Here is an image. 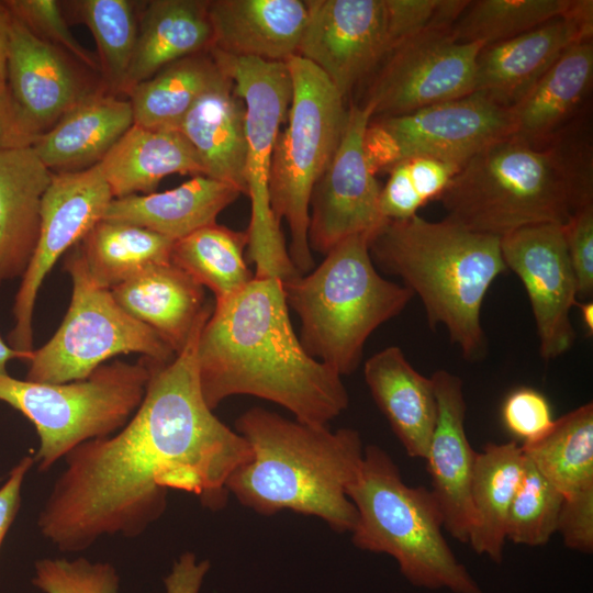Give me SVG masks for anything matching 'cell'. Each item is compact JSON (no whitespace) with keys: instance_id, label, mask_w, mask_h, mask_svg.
I'll return each instance as SVG.
<instances>
[{"instance_id":"c3c4849f","label":"cell","mask_w":593,"mask_h":593,"mask_svg":"<svg viewBox=\"0 0 593 593\" xmlns=\"http://www.w3.org/2000/svg\"><path fill=\"white\" fill-rule=\"evenodd\" d=\"M33 143L34 138L20 119L7 79L0 78V149L32 146Z\"/></svg>"},{"instance_id":"816d5d0a","label":"cell","mask_w":593,"mask_h":593,"mask_svg":"<svg viewBox=\"0 0 593 593\" xmlns=\"http://www.w3.org/2000/svg\"><path fill=\"white\" fill-rule=\"evenodd\" d=\"M575 305L581 311L582 321L584 323L588 334L592 335L593 333V303L592 301L585 302V303H577Z\"/></svg>"},{"instance_id":"4dcf8cb0","label":"cell","mask_w":593,"mask_h":593,"mask_svg":"<svg viewBox=\"0 0 593 593\" xmlns=\"http://www.w3.org/2000/svg\"><path fill=\"white\" fill-rule=\"evenodd\" d=\"M526 457L516 441L490 443L477 452L470 500L472 525L468 544L493 562L503 560L508 511L521 483Z\"/></svg>"},{"instance_id":"f1b7e54d","label":"cell","mask_w":593,"mask_h":593,"mask_svg":"<svg viewBox=\"0 0 593 593\" xmlns=\"http://www.w3.org/2000/svg\"><path fill=\"white\" fill-rule=\"evenodd\" d=\"M98 165L113 199L155 192L169 175L204 176L197 152L179 131L136 124Z\"/></svg>"},{"instance_id":"ab89813d","label":"cell","mask_w":593,"mask_h":593,"mask_svg":"<svg viewBox=\"0 0 593 593\" xmlns=\"http://www.w3.org/2000/svg\"><path fill=\"white\" fill-rule=\"evenodd\" d=\"M32 584L44 593H119L120 577L110 562L43 558L34 564Z\"/></svg>"},{"instance_id":"9c48e42d","label":"cell","mask_w":593,"mask_h":593,"mask_svg":"<svg viewBox=\"0 0 593 593\" xmlns=\"http://www.w3.org/2000/svg\"><path fill=\"white\" fill-rule=\"evenodd\" d=\"M157 363L145 357L135 363L116 360L86 379L64 383L0 376V401L33 424L40 440L35 465L45 472L79 445L124 427L141 405Z\"/></svg>"},{"instance_id":"4fadbf2b","label":"cell","mask_w":593,"mask_h":593,"mask_svg":"<svg viewBox=\"0 0 593 593\" xmlns=\"http://www.w3.org/2000/svg\"><path fill=\"white\" fill-rule=\"evenodd\" d=\"M450 29H429L390 51L367 79L358 103L371 119L411 113L474 92L477 57L484 45L457 42Z\"/></svg>"},{"instance_id":"5bb4252c","label":"cell","mask_w":593,"mask_h":593,"mask_svg":"<svg viewBox=\"0 0 593 593\" xmlns=\"http://www.w3.org/2000/svg\"><path fill=\"white\" fill-rule=\"evenodd\" d=\"M113 197L99 165L80 171L53 172L43 195L40 235L13 303L8 335L15 350L33 351V312L40 288L63 254L103 220Z\"/></svg>"},{"instance_id":"484cf974","label":"cell","mask_w":593,"mask_h":593,"mask_svg":"<svg viewBox=\"0 0 593 593\" xmlns=\"http://www.w3.org/2000/svg\"><path fill=\"white\" fill-rule=\"evenodd\" d=\"M134 318L153 328L177 354L211 306L203 287L171 261L153 265L111 290Z\"/></svg>"},{"instance_id":"b9f144b4","label":"cell","mask_w":593,"mask_h":593,"mask_svg":"<svg viewBox=\"0 0 593 593\" xmlns=\"http://www.w3.org/2000/svg\"><path fill=\"white\" fill-rule=\"evenodd\" d=\"M468 3V0H385L391 49L429 29L451 26Z\"/></svg>"},{"instance_id":"7402d4cb","label":"cell","mask_w":593,"mask_h":593,"mask_svg":"<svg viewBox=\"0 0 593 593\" xmlns=\"http://www.w3.org/2000/svg\"><path fill=\"white\" fill-rule=\"evenodd\" d=\"M52 177L32 146L0 149V287L29 266Z\"/></svg>"},{"instance_id":"f35d334b","label":"cell","mask_w":593,"mask_h":593,"mask_svg":"<svg viewBox=\"0 0 593 593\" xmlns=\"http://www.w3.org/2000/svg\"><path fill=\"white\" fill-rule=\"evenodd\" d=\"M563 501V495L526 458L525 471L508 511L506 539L530 547L546 545L557 533Z\"/></svg>"},{"instance_id":"ee69618b","label":"cell","mask_w":593,"mask_h":593,"mask_svg":"<svg viewBox=\"0 0 593 593\" xmlns=\"http://www.w3.org/2000/svg\"><path fill=\"white\" fill-rule=\"evenodd\" d=\"M564 232L578 298L589 299L593 294V204L580 209Z\"/></svg>"},{"instance_id":"6da1fadb","label":"cell","mask_w":593,"mask_h":593,"mask_svg":"<svg viewBox=\"0 0 593 593\" xmlns=\"http://www.w3.org/2000/svg\"><path fill=\"white\" fill-rule=\"evenodd\" d=\"M212 311L171 361L155 366L124 427L64 457L37 518L42 536L60 551L86 550L103 536L142 535L165 513L170 490L191 493L210 510L226 504L227 482L250 459V447L202 395L197 344Z\"/></svg>"},{"instance_id":"83f0119b","label":"cell","mask_w":593,"mask_h":593,"mask_svg":"<svg viewBox=\"0 0 593 593\" xmlns=\"http://www.w3.org/2000/svg\"><path fill=\"white\" fill-rule=\"evenodd\" d=\"M240 191L206 176H193L170 190L112 199L103 220L137 225L176 242L216 223Z\"/></svg>"},{"instance_id":"8992f818","label":"cell","mask_w":593,"mask_h":593,"mask_svg":"<svg viewBox=\"0 0 593 593\" xmlns=\"http://www.w3.org/2000/svg\"><path fill=\"white\" fill-rule=\"evenodd\" d=\"M368 240L344 239L312 272L283 283L287 304L301 320L303 348L342 377L357 369L371 333L414 295L378 273Z\"/></svg>"},{"instance_id":"7dc6e473","label":"cell","mask_w":593,"mask_h":593,"mask_svg":"<svg viewBox=\"0 0 593 593\" xmlns=\"http://www.w3.org/2000/svg\"><path fill=\"white\" fill-rule=\"evenodd\" d=\"M209 569L210 562L199 561L193 552L180 555L164 579L166 593H199Z\"/></svg>"},{"instance_id":"8fae6325","label":"cell","mask_w":593,"mask_h":593,"mask_svg":"<svg viewBox=\"0 0 593 593\" xmlns=\"http://www.w3.org/2000/svg\"><path fill=\"white\" fill-rule=\"evenodd\" d=\"M233 81L245 105V177L251 215L248 256L256 278H278L283 283L301 276L293 266L280 223L269 200L272 153L292 98V80L286 63L235 57L210 51Z\"/></svg>"},{"instance_id":"74e56055","label":"cell","mask_w":593,"mask_h":593,"mask_svg":"<svg viewBox=\"0 0 593 593\" xmlns=\"http://www.w3.org/2000/svg\"><path fill=\"white\" fill-rule=\"evenodd\" d=\"M460 165L412 157L396 164L380 192V210L387 220L401 221L417 215L427 202L438 199L459 171Z\"/></svg>"},{"instance_id":"44dd1931","label":"cell","mask_w":593,"mask_h":593,"mask_svg":"<svg viewBox=\"0 0 593 593\" xmlns=\"http://www.w3.org/2000/svg\"><path fill=\"white\" fill-rule=\"evenodd\" d=\"M210 51L286 63L298 55L307 19L305 0H208Z\"/></svg>"},{"instance_id":"bcb514c9","label":"cell","mask_w":593,"mask_h":593,"mask_svg":"<svg viewBox=\"0 0 593 593\" xmlns=\"http://www.w3.org/2000/svg\"><path fill=\"white\" fill-rule=\"evenodd\" d=\"M35 465L34 456L23 457L0 488V549L21 506V490L26 473Z\"/></svg>"},{"instance_id":"603a6c76","label":"cell","mask_w":593,"mask_h":593,"mask_svg":"<svg viewBox=\"0 0 593 593\" xmlns=\"http://www.w3.org/2000/svg\"><path fill=\"white\" fill-rule=\"evenodd\" d=\"M133 123L128 99L101 89L68 111L32 147L52 172L80 171L100 164Z\"/></svg>"},{"instance_id":"60d3db41","label":"cell","mask_w":593,"mask_h":593,"mask_svg":"<svg viewBox=\"0 0 593 593\" xmlns=\"http://www.w3.org/2000/svg\"><path fill=\"white\" fill-rule=\"evenodd\" d=\"M12 15L41 40L68 53L100 76L97 55L82 46L68 27L56 0H4Z\"/></svg>"},{"instance_id":"d6986e66","label":"cell","mask_w":593,"mask_h":593,"mask_svg":"<svg viewBox=\"0 0 593 593\" xmlns=\"http://www.w3.org/2000/svg\"><path fill=\"white\" fill-rule=\"evenodd\" d=\"M592 35L593 1L577 0L568 14L484 46L477 57L474 92L511 108L569 47Z\"/></svg>"},{"instance_id":"cb8c5ba5","label":"cell","mask_w":593,"mask_h":593,"mask_svg":"<svg viewBox=\"0 0 593 593\" xmlns=\"http://www.w3.org/2000/svg\"><path fill=\"white\" fill-rule=\"evenodd\" d=\"M363 374L376 404L406 454L425 459L437 419L432 378L416 371L398 346L372 355Z\"/></svg>"},{"instance_id":"2e32d148","label":"cell","mask_w":593,"mask_h":593,"mask_svg":"<svg viewBox=\"0 0 593 593\" xmlns=\"http://www.w3.org/2000/svg\"><path fill=\"white\" fill-rule=\"evenodd\" d=\"M298 55L317 67L346 100L391 51L385 0H305Z\"/></svg>"},{"instance_id":"f6af8a7d","label":"cell","mask_w":593,"mask_h":593,"mask_svg":"<svg viewBox=\"0 0 593 593\" xmlns=\"http://www.w3.org/2000/svg\"><path fill=\"white\" fill-rule=\"evenodd\" d=\"M557 532L568 548L593 552V489L564 497Z\"/></svg>"},{"instance_id":"ac0fdd59","label":"cell","mask_w":593,"mask_h":593,"mask_svg":"<svg viewBox=\"0 0 593 593\" xmlns=\"http://www.w3.org/2000/svg\"><path fill=\"white\" fill-rule=\"evenodd\" d=\"M7 83L34 142L83 99L105 89L98 74L34 35L13 15Z\"/></svg>"},{"instance_id":"1f68e13d","label":"cell","mask_w":593,"mask_h":593,"mask_svg":"<svg viewBox=\"0 0 593 593\" xmlns=\"http://www.w3.org/2000/svg\"><path fill=\"white\" fill-rule=\"evenodd\" d=\"M232 82L210 51L183 57L127 93L133 124L177 131L187 112L202 96Z\"/></svg>"},{"instance_id":"681fc988","label":"cell","mask_w":593,"mask_h":593,"mask_svg":"<svg viewBox=\"0 0 593 593\" xmlns=\"http://www.w3.org/2000/svg\"><path fill=\"white\" fill-rule=\"evenodd\" d=\"M12 14L4 1H0V78L7 79V60L9 52L10 27Z\"/></svg>"},{"instance_id":"9a60e30c","label":"cell","mask_w":593,"mask_h":593,"mask_svg":"<svg viewBox=\"0 0 593 593\" xmlns=\"http://www.w3.org/2000/svg\"><path fill=\"white\" fill-rule=\"evenodd\" d=\"M370 111L353 103L345 130L310 201L309 245L326 255L355 235L369 238L388 221L380 210L381 187L366 157L363 138Z\"/></svg>"},{"instance_id":"7a4b0ae2","label":"cell","mask_w":593,"mask_h":593,"mask_svg":"<svg viewBox=\"0 0 593 593\" xmlns=\"http://www.w3.org/2000/svg\"><path fill=\"white\" fill-rule=\"evenodd\" d=\"M197 367L211 410L247 394L283 406L299 422L327 426L349 404L342 376L311 357L295 336L278 278L254 277L215 302L198 338Z\"/></svg>"},{"instance_id":"7c38bea8","label":"cell","mask_w":593,"mask_h":593,"mask_svg":"<svg viewBox=\"0 0 593 593\" xmlns=\"http://www.w3.org/2000/svg\"><path fill=\"white\" fill-rule=\"evenodd\" d=\"M515 134L511 108L481 92L421 110L371 119L363 147L372 172L400 161L430 157L462 166L474 155Z\"/></svg>"},{"instance_id":"30bf717a","label":"cell","mask_w":593,"mask_h":593,"mask_svg":"<svg viewBox=\"0 0 593 593\" xmlns=\"http://www.w3.org/2000/svg\"><path fill=\"white\" fill-rule=\"evenodd\" d=\"M72 282L68 311L53 337L32 351L25 380L64 383L88 378L108 359L139 354L158 363L176 353L149 326L131 316L110 290L90 278L79 243L64 264Z\"/></svg>"},{"instance_id":"f546056e","label":"cell","mask_w":593,"mask_h":593,"mask_svg":"<svg viewBox=\"0 0 593 593\" xmlns=\"http://www.w3.org/2000/svg\"><path fill=\"white\" fill-rule=\"evenodd\" d=\"M177 131L197 152L204 176L247 194L245 105L233 82L202 96Z\"/></svg>"},{"instance_id":"ffe728a7","label":"cell","mask_w":593,"mask_h":593,"mask_svg":"<svg viewBox=\"0 0 593 593\" xmlns=\"http://www.w3.org/2000/svg\"><path fill=\"white\" fill-rule=\"evenodd\" d=\"M430 378L437 401L436 425L425 458L432 492L441 511L444 528L452 538L468 544L472 525L470 488L477 452L466 435L462 381L443 369Z\"/></svg>"},{"instance_id":"e0dca14e","label":"cell","mask_w":593,"mask_h":593,"mask_svg":"<svg viewBox=\"0 0 593 593\" xmlns=\"http://www.w3.org/2000/svg\"><path fill=\"white\" fill-rule=\"evenodd\" d=\"M500 245L506 268L517 275L527 292L541 357H560L575 340L570 311L578 303L564 225L523 227L502 236Z\"/></svg>"},{"instance_id":"d4e9b609","label":"cell","mask_w":593,"mask_h":593,"mask_svg":"<svg viewBox=\"0 0 593 593\" xmlns=\"http://www.w3.org/2000/svg\"><path fill=\"white\" fill-rule=\"evenodd\" d=\"M212 43L208 0L141 2L136 44L123 96L169 64L210 51Z\"/></svg>"},{"instance_id":"5b68a950","label":"cell","mask_w":593,"mask_h":593,"mask_svg":"<svg viewBox=\"0 0 593 593\" xmlns=\"http://www.w3.org/2000/svg\"><path fill=\"white\" fill-rule=\"evenodd\" d=\"M373 264L399 276L419 296L430 327L443 325L465 359L485 356L481 325L485 294L506 271L500 238L469 231L447 220L418 215L388 220L368 240Z\"/></svg>"},{"instance_id":"4316f807","label":"cell","mask_w":593,"mask_h":593,"mask_svg":"<svg viewBox=\"0 0 593 593\" xmlns=\"http://www.w3.org/2000/svg\"><path fill=\"white\" fill-rule=\"evenodd\" d=\"M593 83V43L569 47L511 107L515 135L544 146L572 124Z\"/></svg>"},{"instance_id":"e575fe53","label":"cell","mask_w":593,"mask_h":593,"mask_svg":"<svg viewBox=\"0 0 593 593\" xmlns=\"http://www.w3.org/2000/svg\"><path fill=\"white\" fill-rule=\"evenodd\" d=\"M246 246L247 232L214 223L174 242L170 261L209 288L215 302L224 301L254 279L244 258Z\"/></svg>"},{"instance_id":"277c9868","label":"cell","mask_w":593,"mask_h":593,"mask_svg":"<svg viewBox=\"0 0 593 593\" xmlns=\"http://www.w3.org/2000/svg\"><path fill=\"white\" fill-rule=\"evenodd\" d=\"M235 427L250 447V459L227 482L240 504L264 515L315 516L336 532L351 533L357 511L347 489L365 450L357 430H331L261 407L244 412Z\"/></svg>"},{"instance_id":"d590c367","label":"cell","mask_w":593,"mask_h":593,"mask_svg":"<svg viewBox=\"0 0 593 593\" xmlns=\"http://www.w3.org/2000/svg\"><path fill=\"white\" fill-rule=\"evenodd\" d=\"M70 3L72 13L94 38L103 86L109 92L122 96L136 44L141 2L79 0Z\"/></svg>"},{"instance_id":"7bdbcfd3","label":"cell","mask_w":593,"mask_h":593,"mask_svg":"<svg viewBox=\"0 0 593 593\" xmlns=\"http://www.w3.org/2000/svg\"><path fill=\"white\" fill-rule=\"evenodd\" d=\"M502 418L506 428L524 443L540 438L555 422L547 399L530 388H519L508 394L502 406Z\"/></svg>"},{"instance_id":"f907efd6","label":"cell","mask_w":593,"mask_h":593,"mask_svg":"<svg viewBox=\"0 0 593 593\" xmlns=\"http://www.w3.org/2000/svg\"><path fill=\"white\" fill-rule=\"evenodd\" d=\"M31 353L19 351L11 348L0 338V376L8 374L7 363L12 359H21L29 361L31 358Z\"/></svg>"},{"instance_id":"3957f363","label":"cell","mask_w":593,"mask_h":593,"mask_svg":"<svg viewBox=\"0 0 593 593\" xmlns=\"http://www.w3.org/2000/svg\"><path fill=\"white\" fill-rule=\"evenodd\" d=\"M438 200L445 220L499 238L532 225H567L593 204L591 144L571 125L544 146L514 134L466 161Z\"/></svg>"},{"instance_id":"d6a6232c","label":"cell","mask_w":593,"mask_h":593,"mask_svg":"<svg viewBox=\"0 0 593 593\" xmlns=\"http://www.w3.org/2000/svg\"><path fill=\"white\" fill-rule=\"evenodd\" d=\"M172 244L171 239L137 225L101 220L79 247L92 281L111 291L144 269L170 261Z\"/></svg>"},{"instance_id":"8d00e7d4","label":"cell","mask_w":593,"mask_h":593,"mask_svg":"<svg viewBox=\"0 0 593 593\" xmlns=\"http://www.w3.org/2000/svg\"><path fill=\"white\" fill-rule=\"evenodd\" d=\"M577 0H474L452 23L460 43H500L568 14Z\"/></svg>"},{"instance_id":"ba28073f","label":"cell","mask_w":593,"mask_h":593,"mask_svg":"<svg viewBox=\"0 0 593 593\" xmlns=\"http://www.w3.org/2000/svg\"><path fill=\"white\" fill-rule=\"evenodd\" d=\"M292 80L288 123L271 159L269 200L272 213L290 230V259L302 275L313 268L309 245L312 191L342 139L348 109L329 79L299 55L286 61Z\"/></svg>"},{"instance_id":"836d02e7","label":"cell","mask_w":593,"mask_h":593,"mask_svg":"<svg viewBox=\"0 0 593 593\" xmlns=\"http://www.w3.org/2000/svg\"><path fill=\"white\" fill-rule=\"evenodd\" d=\"M526 458L562 495L593 489V404L555 419L540 438L524 443Z\"/></svg>"},{"instance_id":"52a82bcc","label":"cell","mask_w":593,"mask_h":593,"mask_svg":"<svg viewBox=\"0 0 593 593\" xmlns=\"http://www.w3.org/2000/svg\"><path fill=\"white\" fill-rule=\"evenodd\" d=\"M347 496L357 511L351 530L357 548L393 557L401 573L415 586L483 593L448 546L443 514L432 490L409 486L382 448H365Z\"/></svg>"}]
</instances>
